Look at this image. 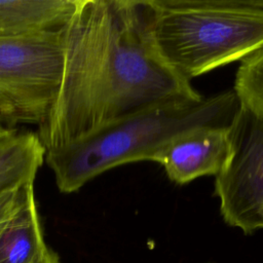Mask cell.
<instances>
[{"instance_id":"13","label":"cell","mask_w":263,"mask_h":263,"mask_svg":"<svg viewBox=\"0 0 263 263\" xmlns=\"http://www.w3.org/2000/svg\"><path fill=\"white\" fill-rule=\"evenodd\" d=\"M11 129V127H8L7 125H5L1 120H0V137L4 136L6 133H8Z\"/></svg>"},{"instance_id":"9","label":"cell","mask_w":263,"mask_h":263,"mask_svg":"<svg viewBox=\"0 0 263 263\" xmlns=\"http://www.w3.org/2000/svg\"><path fill=\"white\" fill-rule=\"evenodd\" d=\"M45 153L37 133L11 128L0 137V192L34 183Z\"/></svg>"},{"instance_id":"2","label":"cell","mask_w":263,"mask_h":263,"mask_svg":"<svg viewBox=\"0 0 263 263\" xmlns=\"http://www.w3.org/2000/svg\"><path fill=\"white\" fill-rule=\"evenodd\" d=\"M240 103L233 89L160 102L111 120L45 153L61 193H74L103 173L130 162L155 161L176 137L199 127H225Z\"/></svg>"},{"instance_id":"10","label":"cell","mask_w":263,"mask_h":263,"mask_svg":"<svg viewBox=\"0 0 263 263\" xmlns=\"http://www.w3.org/2000/svg\"><path fill=\"white\" fill-rule=\"evenodd\" d=\"M232 89L240 105L263 117V50L240 63Z\"/></svg>"},{"instance_id":"1","label":"cell","mask_w":263,"mask_h":263,"mask_svg":"<svg viewBox=\"0 0 263 263\" xmlns=\"http://www.w3.org/2000/svg\"><path fill=\"white\" fill-rule=\"evenodd\" d=\"M62 36L61 84L37 132L46 151L145 107L201 96L158 54L148 0H78Z\"/></svg>"},{"instance_id":"8","label":"cell","mask_w":263,"mask_h":263,"mask_svg":"<svg viewBox=\"0 0 263 263\" xmlns=\"http://www.w3.org/2000/svg\"><path fill=\"white\" fill-rule=\"evenodd\" d=\"M51 251L44 239L33 185L0 232V263H39Z\"/></svg>"},{"instance_id":"11","label":"cell","mask_w":263,"mask_h":263,"mask_svg":"<svg viewBox=\"0 0 263 263\" xmlns=\"http://www.w3.org/2000/svg\"><path fill=\"white\" fill-rule=\"evenodd\" d=\"M0 120L8 127L14 128L18 124V120L13 108L10 104L0 97Z\"/></svg>"},{"instance_id":"6","label":"cell","mask_w":263,"mask_h":263,"mask_svg":"<svg viewBox=\"0 0 263 263\" xmlns=\"http://www.w3.org/2000/svg\"><path fill=\"white\" fill-rule=\"evenodd\" d=\"M229 126L199 127L180 135L166 144L155 161L171 181L185 185L203 176H217L230 151Z\"/></svg>"},{"instance_id":"12","label":"cell","mask_w":263,"mask_h":263,"mask_svg":"<svg viewBox=\"0 0 263 263\" xmlns=\"http://www.w3.org/2000/svg\"><path fill=\"white\" fill-rule=\"evenodd\" d=\"M39 263H61V261H60L58 255L53 251H51L50 254Z\"/></svg>"},{"instance_id":"4","label":"cell","mask_w":263,"mask_h":263,"mask_svg":"<svg viewBox=\"0 0 263 263\" xmlns=\"http://www.w3.org/2000/svg\"><path fill=\"white\" fill-rule=\"evenodd\" d=\"M62 32L0 38V97L13 108L18 124L39 126L55 100L63 73Z\"/></svg>"},{"instance_id":"3","label":"cell","mask_w":263,"mask_h":263,"mask_svg":"<svg viewBox=\"0 0 263 263\" xmlns=\"http://www.w3.org/2000/svg\"><path fill=\"white\" fill-rule=\"evenodd\" d=\"M161 60L187 81L263 50V0H148Z\"/></svg>"},{"instance_id":"7","label":"cell","mask_w":263,"mask_h":263,"mask_svg":"<svg viewBox=\"0 0 263 263\" xmlns=\"http://www.w3.org/2000/svg\"><path fill=\"white\" fill-rule=\"evenodd\" d=\"M78 0H0V38L62 31Z\"/></svg>"},{"instance_id":"5","label":"cell","mask_w":263,"mask_h":263,"mask_svg":"<svg viewBox=\"0 0 263 263\" xmlns=\"http://www.w3.org/2000/svg\"><path fill=\"white\" fill-rule=\"evenodd\" d=\"M228 134L230 151L215 194L225 223L253 234L263 229V117L240 105Z\"/></svg>"}]
</instances>
